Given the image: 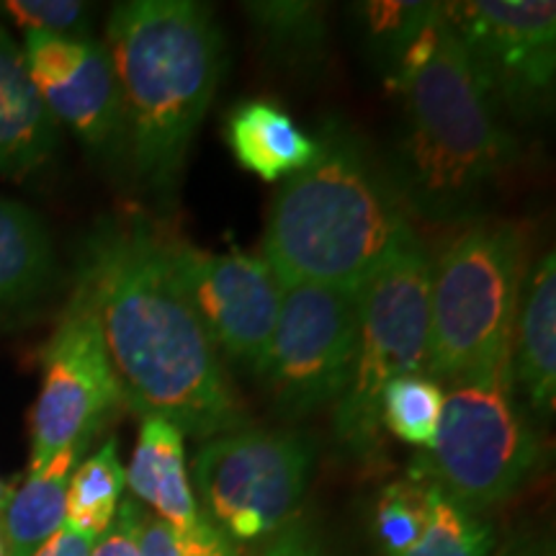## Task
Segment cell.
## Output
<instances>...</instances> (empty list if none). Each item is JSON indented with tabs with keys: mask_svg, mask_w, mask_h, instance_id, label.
<instances>
[{
	"mask_svg": "<svg viewBox=\"0 0 556 556\" xmlns=\"http://www.w3.org/2000/svg\"><path fill=\"white\" fill-rule=\"evenodd\" d=\"M86 291L124 407L168 417L184 435L214 438L248 417L168 258V229L148 214L101 217L80 240Z\"/></svg>",
	"mask_w": 556,
	"mask_h": 556,
	"instance_id": "cell-1",
	"label": "cell"
},
{
	"mask_svg": "<svg viewBox=\"0 0 556 556\" xmlns=\"http://www.w3.org/2000/svg\"><path fill=\"white\" fill-rule=\"evenodd\" d=\"M389 90L405 101L394 189L428 222H462L505 176L518 148L479 86L441 3L389 52Z\"/></svg>",
	"mask_w": 556,
	"mask_h": 556,
	"instance_id": "cell-2",
	"label": "cell"
},
{
	"mask_svg": "<svg viewBox=\"0 0 556 556\" xmlns=\"http://www.w3.org/2000/svg\"><path fill=\"white\" fill-rule=\"evenodd\" d=\"M124 111V155L152 197L170 204L225 67L214 13L193 0H129L106 21Z\"/></svg>",
	"mask_w": 556,
	"mask_h": 556,
	"instance_id": "cell-3",
	"label": "cell"
},
{
	"mask_svg": "<svg viewBox=\"0 0 556 556\" xmlns=\"http://www.w3.org/2000/svg\"><path fill=\"white\" fill-rule=\"evenodd\" d=\"M409 235L415 229L392 180L343 122H328L315 160L278 189L261 255L283 287L356 294Z\"/></svg>",
	"mask_w": 556,
	"mask_h": 556,
	"instance_id": "cell-4",
	"label": "cell"
},
{
	"mask_svg": "<svg viewBox=\"0 0 556 556\" xmlns=\"http://www.w3.org/2000/svg\"><path fill=\"white\" fill-rule=\"evenodd\" d=\"M523 287V227L475 222L462 229L430 274L428 377L446 384L507 364Z\"/></svg>",
	"mask_w": 556,
	"mask_h": 556,
	"instance_id": "cell-5",
	"label": "cell"
},
{
	"mask_svg": "<svg viewBox=\"0 0 556 556\" xmlns=\"http://www.w3.org/2000/svg\"><path fill=\"white\" fill-rule=\"evenodd\" d=\"M433 446L413 458L446 495L471 510L513 497L541 462V441L516 387L510 361L443 384Z\"/></svg>",
	"mask_w": 556,
	"mask_h": 556,
	"instance_id": "cell-6",
	"label": "cell"
},
{
	"mask_svg": "<svg viewBox=\"0 0 556 556\" xmlns=\"http://www.w3.org/2000/svg\"><path fill=\"white\" fill-rule=\"evenodd\" d=\"M433 261L417 235L356 291L358 338L353 374L336 405V441L356 456H371L381 443L379 402L389 381L426 374Z\"/></svg>",
	"mask_w": 556,
	"mask_h": 556,
	"instance_id": "cell-7",
	"label": "cell"
},
{
	"mask_svg": "<svg viewBox=\"0 0 556 556\" xmlns=\"http://www.w3.org/2000/svg\"><path fill=\"white\" fill-rule=\"evenodd\" d=\"M315 448L294 430L240 428L206 438L193 458L204 516L232 541L281 533L307 492Z\"/></svg>",
	"mask_w": 556,
	"mask_h": 556,
	"instance_id": "cell-8",
	"label": "cell"
},
{
	"mask_svg": "<svg viewBox=\"0 0 556 556\" xmlns=\"http://www.w3.org/2000/svg\"><path fill=\"white\" fill-rule=\"evenodd\" d=\"M358 302L351 291L315 283L283 287L281 312L255 377L283 417L338 405L353 374Z\"/></svg>",
	"mask_w": 556,
	"mask_h": 556,
	"instance_id": "cell-9",
	"label": "cell"
},
{
	"mask_svg": "<svg viewBox=\"0 0 556 556\" xmlns=\"http://www.w3.org/2000/svg\"><path fill=\"white\" fill-rule=\"evenodd\" d=\"M41 384L31 409L29 469L75 446H90L124 407L119 381L86 291L73 283L50 340L41 348Z\"/></svg>",
	"mask_w": 556,
	"mask_h": 556,
	"instance_id": "cell-10",
	"label": "cell"
},
{
	"mask_svg": "<svg viewBox=\"0 0 556 556\" xmlns=\"http://www.w3.org/2000/svg\"><path fill=\"white\" fill-rule=\"evenodd\" d=\"M441 11L500 116L507 111L526 122L546 114L556 78V3L458 0Z\"/></svg>",
	"mask_w": 556,
	"mask_h": 556,
	"instance_id": "cell-11",
	"label": "cell"
},
{
	"mask_svg": "<svg viewBox=\"0 0 556 556\" xmlns=\"http://www.w3.org/2000/svg\"><path fill=\"white\" fill-rule=\"evenodd\" d=\"M168 258L217 356L258 371L281 312L283 283L263 255L197 248L168 229Z\"/></svg>",
	"mask_w": 556,
	"mask_h": 556,
	"instance_id": "cell-12",
	"label": "cell"
},
{
	"mask_svg": "<svg viewBox=\"0 0 556 556\" xmlns=\"http://www.w3.org/2000/svg\"><path fill=\"white\" fill-rule=\"evenodd\" d=\"M21 50L58 127H67L93 155H124L122 96L103 41L31 31Z\"/></svg>",
	"mask_w": 556,
	"mask_h": 556,
	"instance_id": "cell-13",
	"label": "cell"
},
{
	"mask_svg": "<svg viewBox=\"0 0 556 556\" xmlns=\"http://www.w3.org/2000/svg\"><path fill=\"white\" fill-rule=\"evenodd\" d=\"M60 127L34 86L24 50L0 26V176L21 180L50 163Z\"/></svg>",
	"mask_w": 556,
	"mask_h": 556,
	"instance_id": "cell-14",
	"label": "cell"
},
{
	"mask_svg": "<svg viewBox=\"0 0 556 556\" xmlns=\"http://www.w3.org/2000/svg\"><path fill=\"white\" fill-rule=\"evenodd\" d=\"M513 387L531 415L552 417L556 402V261L541 255L520 294L510 348Z\"/></svg>",
	"mask_w": 556,
	"mask_h": 556,
	"instance_id": "cell-15",
	"label": "cell"
},
{
	"mask_svg": "<svg viewBox=\"0 0 556 556\" xmlns=\"http://www.w3.org/2000/svg\"><path fill=\"white\" fill-rule=\"evenodd\" d=\"M127 486L139 505L176 528L197 526L204 513L193 495L186 469L184 433L168 417L148 415L139 422L135 456L127 467Z\"/></svg>",
	"mask_w": 556,
	"mask_h": 556,
	"instance_id": "cell-16",
	"label": "cell"
},
{
	"mask_svg": "<svg viewBox=\"0 0 556 556\" xmlns=\"http://www.w3.org/2000/svg\"><path fill=\"white\" fill-rule=\"evenodd\" d=\"M58 255L34 208L0 193V319L26 315L54 289Z\"/></svg>",
	"mask_w": 556,
	"mask_h": 556,
	"instance_id": "cell-17",
	"label": "cell"
},
{
	"mask_svg": "<svg viewBox=\"0 0 556 556\" xmlns=\"http://www.w3.org/2000/svg\"><path fill=\"white\" fill-rule=\"evenodd\" d=\"M225 139L240 168L268 184L304 170L317 155V137L268 101H248L229 111Z\"/></svg>",
	"mask_w": 556,
	"mask_h": 556,
	"instance_id": "cell-18",
	"label": "cell"
},
{
	"mask_svg": "<svg viewBox=\"0 0 556 556\" xmlns=\"http://www.w3.org/2000/svg\"><path fill=\"white\" fill-rule=\"evenodd\" d=\"M88 446H75L58 454L45 467L29 469L24 482L13 486L5 505L3 528L9 539V556H31L65 523V500L73 469Z\"/></svg>",
	"mask_w": 556,
	"mask_h": 556,
	"instance_id": "cell-19",
	"label": "cell"
},
{
	"mask_svg": "<svg viewBox=\"0 0 556 556\" xmlns=\"http://www.w3.org/2000/svg\"><path fill=\"white\" fill-rule=\"evenodd\" d=\"M127 490V467L119 458V441L109 438L99 451L83 456L73 469L65 500V523L99 539L111 526Z\"/></svg>",
	"mask_w": 556,
	"mask_h": 556,
	"instance_id": "cell-20",
	"label": "cell"
},
{
	"mask_svg": "<svg viewBox=\"0 0 556 556\" xmlns=\"http://www.w3.org/2000/svg\"><path fill=\"white\" fill-rule=\"evenodd\" d=\"M495 552L497 536L490 520L430 482L426 531L400 556H495Z\"/></svg>",
	"mask_w": 556,
	"mask_h": 556,
	"instance_id": "cell-21",
	"label": "cell"
},
{
	"mask_svg": "<svg viewBox=\"0 0 556 556\" xmlns=\"http://www.w3.org/2000/svg\"><path fill=\"white\" fill-rule=\"evenodd\" d=\"M443 384L428 374H407L389 381L381 392L379 417L397 441L428 451L443 413Z\"/></svg>",
	"mask_w": 556,
	"mask_h": 556,
	"instance_id": "cell-22",
	"label": "cell"
},
{
	"mask_svg": "<svg viewBox=\"0 0 556 556\" xmlns=\"http://www.w3.org/2000/svg\"><path fill=\"white\" fill-rule=\"evenodd\" d=\"M430 479L409 467L402 479L389 482L374 507V536L381 556H400L420 539L428 523Z\"/></svg>",
	"mask_w": 556,
	"mask_h": 556,
	"instance_id": "cell-23",
	"label": "cell"
},
{
	"mask_svg": "<svg viewBox=\"0 0 556 556\" xmlns=\"http://www.w3.org/2000/svg\"><path fill=\"white\" fill-rule=\"evenodd\" d=\"M248 13L255 29L266 34L278 54H289L294 62L317 58L323 52L325 24L323 9L315 3H253Z\"/></svg>",
	"mask_w": 556,
	"mask_h": 556,
	"instance_id": "cell-24",
	"label": "cell"
},
{
	"mask_svg": "<svg viewBox=\"0 0 556 556\" xmlns=\"http://www.w3.org/2000/svg\"><path fill=\"white\" fill-rule=\"evenodd\" d=\"M0 16L11 18L24 34L90 39L93 11L78 0H0Z\"/></svg>",
	"mask_w": 556,
	"mask_h": 556,
	"instance_id": "cell-25",
	"label": "cell"
},
{
	"mask_svg": "<svg viewBox=\"0 0 556 556\" xmlns=\"http://www.w3.org/2000/svg\"><path fill=\"white\" fill-rule=\"evenodd\" d=\"M142 556H238V548L206 516L191 528L148 518L142 526Z\"/></svg>",
	"mask_w": 556,
	"mask_h": 556,
	"instance_id": "cell-26",
	"label": "cell"
},
{
	"mask_svg": "<svg viewBox=\"0 0 556 556\" xmlns=\"http://www.w3.org/2000/svg\"><path fill=\"white\" fill-rule=\"evenodd\" d=\"M435 11V3H366L364 16L368 31L384 45L387 54L397 50L400 45L426 24V18Z\"/></svg>",
	"mask_w": 556,
	"mask_h": 556,
	"instance_id": "cell-27",
	"label": "cell"
},
{
	"mask_svg": "<svg viewBox=\"0 0 556 556\" xmlns=\"http://www.w3.org/2000/svg\"><path fill=\"white\" fill-rule=\"evenodd\" d=\"M144 520H148L144 507L135 497H124L114 520L96 541L90 556H142Z\"/></svg>",
	"mask_w": 556,
	"mask_h": 556,
	"instance_id": "cell-28",
	"label": "cell"
},
{
	"mask_svg": "<svg viewBox=\"0 0 556 556\" xmlns=\"http://www.w3.org/2000/svg\"><path fill=\"white\" fill-rule=\"evenodd\" d=\"M96 541L99 539L90 536V533H83L78 528L62 523L60 531H54L31 556H90Z\"/></svg>",
	"mask_w": 556,
	"mask_h": 556,
	"instance_id": "cell-29",
	"label": "cell"
},
{
	"mask_svg": "<svg viewBox=\"0 0 556 556\" xmlns=\"http://www.w3.org/2000/svg\"><path fill=\"white\" fill-rule=\"evenodd\" d=\"M266 556H328L307 526L289 523L270 544Z\"/></svg>",
	"mask_w": 556,
	"mask_h": 556,
	"instance_id": "cell-30",
	"label": "cell"
},
{
	"mask_svg": "<svg viewBox=\"0 0 556 556\" xmlns=\"http://www.w3.org/2000/svg\"><path fill=\"white\" fill-rule=\"evenodd\" d=\"M495 556H554V548L541 539H518L507 546H497Z\"/></svg>",
	"mask_w": 556,
	"mask_h": 556,
	"instance_id": "cell-31",
	"label": "cell"
},
{
	"mask_svg": "<svg viewBox=\"0 0 556 556\" xmlns=\"http://www.w3.org/2000/svg\"><path fill=\"white\" fill-rule=\"evenodd\" d=\"M11 495H13V484L3 482V479H0V516H3V510H5V505H9Z\"/></svg>",
	"mask_w": 556,
	"mask_h": 556,
	"instance_id": "cell-32",
	"label": "cell"
},
{
	"mask_svg": "<svg viewBox=\"0 0 556 556\" xmlns=\"http://www.w3.org/2000/svg\"><path fill=\"white\" fill-rule=\"evenodd\" d=\"M0 556H9V539H5L3 520H0Z\"/></svg>",
	"mask_w": 556,
	"mask_h": 556,
	"instance_id": "cell-33",
	"label": "cell"
}]
</instances>
